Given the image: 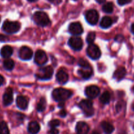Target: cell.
Listing matches in <instances>:
<instances>
[{
	"mask_svg": "<svg viewBox=\"0 0 134 134\" xmlns=\"http://www.w3.org/2000/svg\"><path fill=\"white\" fill-rule=\"evenodd\" d=\"M72 96V92L70 90L58 88L55 89L52 92V97L54 100L59 102H63L69 99Z\"/></svg>",
	"mask_w": 134,
	"mask_h": 134,
	"instance_id": "obj_1",
	"label": "cell"
},
{
	"mask_svg": "<svg viewBox=\"0 0 134 134\" xmlns=\"http://www.w3.org/2000/svg\"><path fill=\"white\" fill-rule=\"evenodd\" d=\"M33 20L34 22L39 26H48L51 23L48 15L42 11L35 12L33 15Z\"/></svg>",
	"mask_w": 134,
	"mask_h": 134,
	"instance_id": "obj_2",
	"label": "cell"
},
{
	"mask_svg": "<svg viewBox=\"0 0 134 134\" xmlns=\"http://www.w3.org/2000/svg\"><path fill=\"white\" fill-rule=\"evenodd\" d=\"M78 106L86 116L89 117L94 114L93 103L89 99H84V100L81 101L79 103Z\"/></svg>",
	"mask_w": 134,
	"mask_h": 134,
	"instance_id": "obj_3",
	"label": "cell"
},
{
	"mask_svg": "<svg viewBox=\"0 0 134 134\" xmlns=\"http://www.w3.org/2000/svg\"><path fill=\"white\" fill-rule=\"evenodd\" d=\"M20 28V24L18 22H12L8 20H5L3 24L2 29L5 32L12 34L18 32Z\"/></svg>",
	"mask_w": 134,
	"mask_h": 134,
	"instance_id": "obj_4",
	"label": "cell"
},
{
	"mask_svg": "<svg viewBox=\"0 0 134 134\" xmlns=\"http://www.w3.org/2000/svg\"><path fill=\"white\" fill-rule=\"evenodd\" d=\"M53 74V69L51 66L48 65L39 69L35 74V77L38 79L49 80L52 77Z\"/></svg>",
	"mask_w": 134,
	"mask_h": 134,
	"instance_id": "obj_5",
	"label": "cell"
},
{
	"mask_svg": "<svg viewBox=\"0 0 134 134\" xmlns=\"http://www.w3.org/2000/svg\"><path fill=\"white\" fill-rule=\"evenodd\" d=\"M87 54L89 58L93 60H97L101 55V51L99 48L95 44H90L87 48Z\"/></svg>",
	"mask_w": 134,
	"mask_h": 134,
	"instance_id": "obj_6",
	"label": "cell"
},
{
	"mask_svg": "<svg viewBox=\"0 0 134 134\" xmlns=\"http://www.w3.org/2000/svg\"><path fill=\"white\" fill-rule=\"evenodd\" d=\"M87 22L91 25H95L99 20V14L95 9H91L86 12L85 14Z\"/></svg>",
	"mask_w": 134,
	"mask_h": 134,
	"instance_id": "obj_7",
	"label": "cell"
},
{
	"mask_svg": "<svg viewBox=\"0 0 134 134\" xmlns=\"http://www.w3.org/2000/svg\"><path fill=\"white\" fill-rule=\"evenodd\" d=\"M48 58L45 52L42 50H38L35 54L34 61L38 65H43L47 62Z\"/></svg>",
	"mask_w": 134,
	"mask_h": 134,
	"instance_id": "obj_8",
	"label": "cell"
},
{
	"mask_svg": "<svg viewBox=\"0 0 134 134\" xmlns=\"http://www.w3.org/2000/svg\"><path fill=\"white\" fill-rule=\"evenodd\" d=\"M68 44L73 50L79 51L83 47L82 39L78 36H74L70 38L68 41Z\"/></svg>",
	"mask_w": 134,
	"mask_h": 134,
	"instance_id": "obj_9",
	"label": "cell"
},
{
	"mask_svg": "<svg viewBox=\"0 0 134 134\" xmlns=\"http://www.w3.org/2000/svg\"><path fill=\"white\" fill-rule=\"evenodd\" d=\"M85 94L88 98L94 99L97 98L100 94V89L95 85H91L86 87L85 90Z\"/></svg>",
	"mask_w": 134,
	"mask_h": 134,
	"instance_id": "obj_10",
	"label": "cell"
},
{
	"mask_svg": "<svg viewBox=\"0 0 134 134\" xmlns=\"http://www.w3.org/2000/svg\"><path fill=\"white\" fill-rule=\"evenodd\" d=\"M33 52L29 47L23 46L21 47L18 52V56L22 60H29L32 58Z\"/></svg>",
	"mask_w": 134,
	"mask_h": 134,
	"instance_id": "obj_11",
	"label": "cell"
},
{
	"mask_svg": "<svg viewBox=\"0 0 134 134\" xmlns=\"http://www.w3.org/2000/svg\"><path fill=\"white\" fill-rule=\"evenodd\" d=\"M68 31L72 35L78 36L82 34L84 30L80 22H72L68 26Z\"/></svg>",
	"mask_w": 134,
	"mask_h": 134,
	"instance_id": "obj_12",
	"label": "cell"
},
{
	"mask_svg": "<svg viewBox=\"0 0 134 134\" xmlns=\"http://www.w3.org/2000/svg\"><path fill=\"white\" fill-rule=\"evenodd\" d=\"M13 102V92L11 88L9 87L6 89L3 96V103L5 106L11 104Z\"/></svg>",
	"mask_w": 134,
	"mask_h": 134,
	"instance_id": "obj_13",
	"label": "cell"
},
{
	"mask_svg": "<svg viewBox=\"0 0 134 134\" xmlns=\"http://www.w3.org/2000/svg\"><path fill=\"white\" fill-rule=\"evenodd\" d=\"M56 79L59 84L64 85L68 81V75L64 69H61L59 70L56 75Z\"/></svg>",
	"mask_w": 134,
	"mask_h": 134,
	"instance_id": "obj_14",
	"label": "cell"
},
{
	"mask_svg": "<svg viewBox=\"0 0 134 134\" xmlns=\"http://www.w3.org/2000/svg\"><path fill=\"white\" fill-rule=\"evenodd\" d=\"M89 131V127L84 122H79L76 124V132L77 134H87Z\"/></svg>",
	"mask_w": 134,
	"mask_h": 134,
	"instance_id": "obj_15",
	"label": "cell"
},
{
	"mask_svg": "<svg viewBox=\"0 0 134 134\" xmlns=\"http://www.w3.org/2000/svg\"><path fill=\"white\" fill-rule=\"evenodd\" d=\"M16 103L18 108L22 110H25L28 105V99L24 96H19L17 98Z\"/></svg>",
	"mask_w": 134,
	"mask_h": 134,
	"instance_id": "obj_16",
	"label": "cell"
},
{
	"mask_svg": "<svg viewBox=\"0 0 134 134\" xmlns=\"http://www.w3.org/2000/svg\"><path fill=\"white\" fill-rule=\"evenodd\" d=\"M78 73L83 79H88L93 75V69L91 67L87 68H81L78 71Z\"/></svg>",
	"mask_w": 134,
	"mask_h": 134,
	"instance_id": "obj_17",
	"label": "cell"
},
{
	"mask_svg": "<svg viewBox=\"0 0 134 134\" xmlns=\"http://www.w3.org/2000/svg\"><path fill=\"white\" fill-rule=\"evenodd\" d=\"M13 49L11 46L5 45L2 47L0 51V54L4 58H9L13 54Z\"/></svg>",
	"mask_w": 134,
	"mask_h": 134,
	"instance_id": "obj_18",
	"label": "cell"
},
{
	"mask_svg": "<svg viewBox=\"0 0 134 134\" xmlns=\"http://www.w3.org/2000/svg\"><path fill=\"white\" fill-rule=\"evenodd\" d=\"M126 75V69H125L124 68H123V67H120V68H118V69L114 71V75H113V77H114V78L116 80H117L118 81H120L124 78Z\"/></svg>",
	"mask_w": 134,
	"mask_h": 134,
	"instance_id": "obj_19",
	"label": "cell"
},
{
	"mask_svg": "<svg viewBox=\"0 0 134 134\" xmlns=\"http://www.w3.org/2000/svg\"><path fill=\"white\" fill-rule=\"evenodd\" d=\"M40 130V126L37 122L32 121L29 123L28 131L31 134H37Z\"/></svg>",
	"mask_w": 134,
	"mask_h": 134,
	"instance_id": "obj_20",
	"label": "cell"
},
{
	"mask_svg": "<svg viewBox=\"0 0 134 134\" xmlns=\"http://www.w3.org/2000/svg\"><path fill=\"white\" fill-rule=\"evenodd\" d=\"M101 128H102V130L106 134H111L114 132V128L110 123L108 122L104 121L102 122L101 124Z\"/></svg>",
	"mask_w": 134,
	"mask_h": 134,
	"instance_id": "obj_21",
	"label": "cell"
},
{
	"mask_svg": "<svg viewBox=\"0 0 134 134\" xmlns=\"http://www.w3.org/2000/svg\"><path fill=\"white\" fill-rule=\"evenodd\" d=\"M112 24V20L109 16H104L100 22V26L102 28H109Z\"/></svg>",
	"mask_w": 134,
	"mask_h": 134,
	"instance_id": "obj_22",
	"label": "cell"
},
{
	"mask_svg": "<svg viewBox=\"0 0 134 134\" xmlns=\"http://www.w3.org/2000/svg\"><path fill=\"white\" fill-rule=\"evenodd\" d=\"M100 102L102 104H108L110 100V94L108 91L104 92L100 97Z\"/></svg>",
	"mask_w": 134,
	"mask_h": 134,
	"instance_id": "obj_23",
	"label": "cell"
},
{
	"mask_svg": "<svg viewBox=\"0 0 134 134\" xmlns=\"http://www.w3.org/2000/svg\"><path fill=\"white\" fill-rule=\"evenodd\" d=\"M3 67L6 70L11 71L14 68V62L11 59L7 58L3 62Z\"/></svg>",
	"mask_w": 134,
	"mask_h": 134,
	"instance_id": "obj_24",
	"label": "cell"
},
{
	"mask_svg": "<svg viewBox=\"0 0 134 134\" xmlns=\"http://www.w3.org/2000/svg\"><path fill=\"white\" fill-rule=\"evenodd\" d=\"M46 107V101L44 98H42L39 99V102L37 105V110L39 112H42L45 109Z\"/></svg>",
	"mask_w": 134,
	"mask_h": 134,
	"instance_id": "obj_25",
	"label": "cell"
},
{
	"mask_svg": "<svg viewBox=\"0 0 134 134\" xmlns=\"http://www.w3.org/2000/svg\"><path fill=\"white\" fill-rule=\"evenodd\" d=\"M113 9H114V6H113L112 3L111 2L106 3L102 7V10L106 13H112L113 11Z\"/></svg>",
	"mask_w": 134,
	"mask_h": 134,
	"instance_id": "obj_26",
	"label": "cell"
},
{
	"mask_svg": "<svg viewBox=\"0 0 134 134\" xmlns=\"http://www.w3.org/2000/svg\"><path fill=\"white\" fill-rule=\"evenodd\" d=\"M0 134H9V130L6 122H0Z\"/></svg>",
	"mask_w": 134,
	"mask_h": 134,
	"instance_id": "obj_27",
	"label": "cell"
},
{
	"mask_svg": "<svg viewBox=\"0 0 134 134\" xmlns=\"http://www.w3.org/2000/svg\"><path fill=\"white\" fill-rule=\"evenodd\" d=\"M95 36L96 34L94 31H90L89 34H87L86 37V41L87 43H89V44H93V41L95 39Z\"/></svg>",
	"mask_w": 134,
	"mask_h": 134,
	"instance_id": "obj_28",
	"label": "cell"
},
{
	"mask_svg": "<svg viewBox=\"0 0 134 134\" xmlns=\"http://www.w3.org/2000/svg\"><path fill=\"white\" fill-rule=\"evenodd\" d=\"M78 65L79 66L81 67V68H90L91 67V65H89L88 62L87 61V60H85V59H83V58H81L79 60Z\"/></svg>",
	"mask_w": 134,
	"mask_h": 134,
	"instance_id": "obj_29",
	"label": "cell"
},
{
	"mask_svg": "<svg viewBox=\"0 0 134 134\" xmlns=\"http://www.w3.org/2000/svg\"><path fill=\"white\" fill-rule=\"evenodd\" d=\"M59 125H60V121L57 120V119H54V120H51L49 122V126L51 128H55L57 126H59Z\"/></svg>",
	"mask_w": 134,
	"mask_h": 134,
	"instance_id": "obj_30",
	"label": "cell"
},
{
	"mask_svg": "<svg viewBox=\"0 0 134 134\" xmlns=\"http://www.w3.org/2000/svg\"><path fill=\"white\" fill-rule=\"evenodd\" d=\"M117 1L120 5H124L131 2V0H117Z\"/></svg>",
	"mask_w": 134,
	"mask_h": 134,
	"instance_id": "obj_31",
	"label": "cell"
},
{
	"mask_svg": "<svg viewBox=\"0 0 134 134\" xmlns=\"http://www.w3.org/2000/svg\"><path fill=\"white\" fill-rule=\"evenodd\" d=\"M49 134H59V131L56 128H51L49 132Z\"/></svg>",
	"mask_w": 134,
	"mask_h": 134,
	"instance_id": "obj_32",
	"label": "cell"
},
{
	"mask_svg": "<svg viewBox=\"0 0 134 134\" xmlns=\"http://www.w3.org/2000/svg\"><path fill=\"white\" fill-rule=\"evenodd\" d=\"M48 1L54 5H59L62 2V0H48Z\"/></svg>",
	"mask_w": 134,
	"mask_h": 134,
	"instance_id": "obj_33",
	"label": "cell"
},
{
	"mask_svg": "<svg viewBox=\"0 0 134 134\" xmlns=\"http://www.w3.org/2000/svg\"><path fill=\"white\" fill-rule=\"evenodd\" d=\"M8 39H8L7 37H6V36H5V35L0 34V41L5 42V41H7Z\"/></svg>",
	"mask_w": 134,
	"mask_h": 134,
	"instance_id": "obj_34",
	"label": "cell"
},
{
	"mask_svg": "<svg viewBox=\"0 0 134 134\" xmlns=\"http://www.w3.org/2000/svg\"><path fill=\"white\" fill-rule=\"evenodd\" d=\"M60 116H62V117H64V116H66V113L65 111H64V110H62V111H60Z\"/></svg>",
	"mask_w": 134,
	"mask_h": 134,
	"instance_id": "obj_35",
	"label": "cell"
},
{
	"mask_svg": "<svg viewBox=\"0 0 134 134\" xmlns=\"http://www.w3.org/2000/svg\"><path fill=\"white\" fill-rule=\"evenodd\" d=\"M3 82H4L3 77L2 75H0V86H1V85H3Z\"/></svg>",
	"mask_w": 134,
	"mask_h": 134,
	"instance_id": "obj_36",
	"label": "cell"
},
{
	"mask_svg": "<svg viewBox=\"0 0 134 134\" xmlns=\"http://www.w3.org/2000/svg\"><path fill=\"white\" fill-rule=\"evenodd\" d=\"M105 1H106V0H96V1H97V3H100V4L104 3L105 2Z\"/></svg>",
	"mask_w": 134,
	"mask_h": 134,
	"instance_id": "obj_37",
	"label": "cell"
},
{
	"mask_svg": "<svg viewBox=\"0 0 134 134\" xmlns=\"http://www.w3.org/2000/svg\"><path fill=\"white\" fill-rule=\"evenodd\" d=\"M131 31L132 32V34H134V23L131 25Z\"/></svg>",
	"mask_w": 134,
	"mask_h": 134,
	"instance_id": "obj_38",
	"label": "cell"
},
{
	"mask_svg": "<svg viewBox=\"0 0 134 134\" xmlns=\"http://www.w3.org/2000/svg\"><path fill=\"white\" fill-rule=\"evenodd\" d=\"M64 102H60V103H59V106L60 107H63V106H64Z\"/></svg>",
	"mask_w": 134,
	"mask_h": 134,
	"instance_id": "obj_39",
	"label": "cell"
},
{
	"mask_svg": "<svg viewBox=\"0 0 134 134\" xmlns=\"http://www.w3.org/2000/svg\"><path fill=\"white\" fill-rule=\"evenodd\" d=\"M91 134H101V133H100L98 131H93Z\"/></svg>",
	"mask_w": 134,
	"mask_h": 134,
	"instance_id": "obj_40",
	"label": "cell"
},
{
	"mask_svg": "<svg viewBox=\"0 0 134 134\" xmlns=\"http://www.w3.org/2000/svg\"><path fill=\"white\" fill-rule=\"evenodd\" d=\"M29 2H35V1H37L38 0H27Z\"/></svg>",
	"mask_w": 134,
	"mask_h": 134,
	"instance_id": "obj_41",
	"label": "cell"
},
{
	"mask_svg": "<svg viewBox=\"0 0 134 134\" xmlns=\"http://www.w3.org/2000/svg\"><path fill=\"white\" fill-rule=\"evenodd\" d=\"M133 110H134V104H133Z\"/></svg>",
	"mask_w": 134,
	"mask_h": 134,
	"instance_id": "obj_42",
	"label": "cell"
},
{
	"mask_svg": "<svg viewBox=\"0 0 134 134\" xmlns=\"http://www.w3.org/2000/svg\"><path fill=\"white\" fill-rule=\"evenodd\" d=\"M0 21H1V16H0Z\"/></svg>",
	"mask_w": 134,
	"mask_h": 134,
	"instance_id": "obj_43",
	"label": "cell"
},
{
	"mask_svg": "<svg viewBox=\"0 0 134 134\" xmlns=\"http://www.w3.org/2000/svg\"><path fill=\"white\" fill-rule=\"evenodd\" d=\"M74 1H76V0H74Z\"/></svg>",
	"mask_w": 134,
	"mask_h": 134,
	"instance_id": "obj_44",
	"label": "cell"
}]
</instances>
